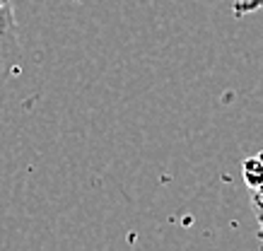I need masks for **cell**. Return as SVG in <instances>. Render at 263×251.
<instances>
[{
    "label": "cell",
    "instance_id": "3957f363",
    "mask_svg": "<svg viewBox=\"0 0 263 251\" xmlns=\"http://www.w3.org/2000/svg\"><path fill=\"white\" fill-rule=\"evenodd\" d=\"M263 8V0H237L234 3V15H249V12H256V10Z\"/></svg>",
    "mask_w": 263,
    "mask_h": 251
},
{
    "label": "cell",
    "instance_id": "7a4b0ae2",
    "mask_svg": "<svg viewBox=\"0 0 263 251\" xmlns=\"http://www.w3.org/2000/svg\"><path fill=\"white\" fill-rule=\"evenodd\" d=\"M241 174H244V181L251 191L263 188V150L241 162Z\"/></svg>",
    "mask_w": 263,
    "mask_h": 251
},
{
    "label": "cell",
    "instance_id": "6da1fadb",
    "mask_svg": "<svg viewBox=\"0 0 263 251\" xmlns=\"http://www.w3.org/2000/svg\"><path fill=\"white\" fill-rule=\"evenodd\" d=\"M22 65V44L17 32L15 0H0V87L20 73Z\"/></svg>",
    "mask_w": 263,
    "mask_h": 251
},
{
    "label": "cell",
    "instance_id": "277c9868",
    "mask_svg": "<svg viewBox=\"0 0 263 251\" xmlns=\"http://www.w3.org/2000/svg\"><path fill=\"white\" fill-rule=\"evenodd\" d=\"M256 222H258V242L263 246V210H256Z\"/></svg>",
    "mask_w": 263,
    "mask_h": 251
}]
</instances>
